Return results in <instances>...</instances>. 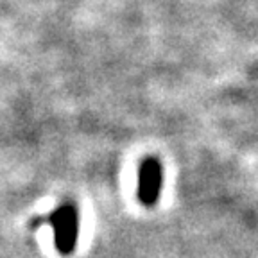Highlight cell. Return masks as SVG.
Listing matches in <instances>:
<instances>
[{
  "label": "cell",
  "mask_w": 258,
  "mask_h": 258,
  "mask_svg": "<svg viewBox=\"0 0 258 258\" xmlns=\"http://www.w3.org/2000/svg\"><path fill=\"white\" fill-rule=\"evenodd\" d=\"M48 222L54 230V246L59 254L69 256L76 251L77 235H79V215L74 205H63L54 210Z\"/></svg>",
  "instance_id": "obj_1"
},
{
  "label": "cell",
  "mask_w": 258,
  "mask_h": 258,
  "mask_svg": "<svg viewBox=\"0 0 258 258\" xmlns=\"http://www.w3.org/2000/svg\"><path fill=\"white\" fill-rule=\"evenodd\" d=\"M163 183V167L154 156L145 158L138 170V199L144 206H154L160 199Z\"/></svg>",
  "instance_id": "obj_2"
}]
</instances>
